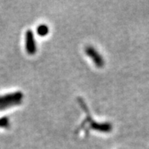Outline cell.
<instances>
[{"label":"cell","mask_w":149,"mask_h":149,"mask_svg":"<svg viewBox=\"0 0 149 149\" xmlns=\"http://www.w3.org/2000/svg\"><path fill=\"white\" fill-rule=\"evenodd\" d=\"M24 99V94L21 91L0 95V111L22 105Z\"/></svg>","instance_id":"2"},{"label":"cell","mask_w":149,"mask_h":149,"mask_svg":"<svg viewBox=\"0 0 149 149\" xmlns=\"http://www.w3.org/2000/svg\"><path fill=\"white\" fill-rule=\"evenodd\" d=\"M10 127V120L8 116H2L0 118V128L8 129Z\"/></svg>","instance_id":"6"},{"label":"cell","mask_w":149,"mask_h":149,"mask_svg":"<svg viewBox=\"0 0 149 149\" xmlns=\"http://www.w3.org/2000/svg\"><path fill=\"white\" fill-rule=\"evenodd\" d=\"M49 27L47 25V24H40L36 27V33L40 37H45L47 35H49Z\"/></svg>","instance_id":"5"},{"label":"cell","mask_w":149,"mask_h":149,"mask_svg":"<svg viewBox=\"0 0 149 149\" xmlns=\"http://www.w3.org/2000/svg\"><path fill=\"white\" fill-rule=\"evenodd\" d=\"M78 104L84 111L85 116L84 120L79 124L75 130V134L79 135H84L88 137L91 131H95L100 133H110L113 131V124L109 122H99L94 120L91 115L88 107L86 104L83 98L79 97L78 98Z\"/></svg>","instance_id":"1"},{"label":"cell","mask_w":149,"mask_h":149,"mask_svg":"<svg viewBox=\"0 0 149 149\" xmlns=\"http://www.w3.org/2000/svg\"><path fill=\"white\" fill-rule=\"evenodd\" d=\"M24 49L26 53L30 56L35 55L37 52L35 35L31 29H28L24 33Z\"/></svg>","instance_id":"4"},{"label":"cell","mask_w":149,"mask_h":149,"mask_svg":"<svg viewBox=\"0 0 149 149\" xmlns=\"http://www.w3.org/2000/svg\"><path fill=\"white\" fill-rule=\"evenodd\" d=\"M84 54L88 57L97 69H103L106 65V61L103 55L96 47L92 45H88L84 47Z\"/></svg>","instance_id":"3"}]
</instances>
